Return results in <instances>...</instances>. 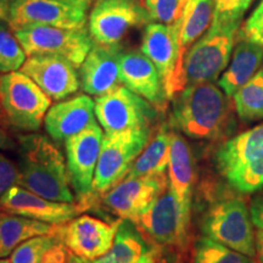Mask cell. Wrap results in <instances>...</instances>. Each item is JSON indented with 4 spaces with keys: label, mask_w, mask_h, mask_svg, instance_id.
<instances>
[{
    "label": "cell",
    "mask_w": 263,
    "mask_h": 263,
    "mask_svg": "<svg viewBox=\"0 0 263 263\" xmlns=\"http://www.w3.org/2000/svg\"><path fill=\"white\" fill-rule=\"evenodd\" d=\"M20 71L38 85L51 100H62L80 89L81 82L70 61L55 55H33Z\"/></svg>",
    "instance_id": "cell-17"
},
{
    "label": "cell",
    "mask_w": 263,
    "mask_h": 263,
    "mask_svg": "<svg viewBox=\"0 0 263 263\" xmlns=\"http://www.w3.org/2000/svg\"><path fill=\"white\" fill-rule=\"evenodd\" d=\"M18 179L16 185L60 202H74L67 163L52 139L41 134L20 136Z\"/></svg>",
    "instance_id": "cell-2"
},
{
    "label": "cell",
    "mask_w": 263,
    "mask_h": 263,
    "mask_svg": "<svg viewBox=\"0 0 263 263\" xmlns=\"http://www.w3.org/2000/svg\"><path fill=\"white\" fill-rule=\"evenodd\" d=\"M88 20L95 44L112 47L130 29L149 25L151 17L139 0H97Z\"/></svg>",
    "instance_id": "cell-10"
},
{
    "label": "cell",
    "mask_w": 263,
    "mask_h": 263,
    "mask_svg": "<svg viewBox=\"0 0 263 263\" xmlns=\"http://www.w3.org/2000/svg\"><path fill=\"white\" fill-rule=\"evenodd\" d=\"M256 246V263H263V230L257 229L255 233Z\"/></svg>",
    "instance_id": "cell-39"
},
{
    "label": "cell",
    "mask_w": 263,
    "mask_h": 263,
    "mask_svg": "<svg viewBox=\"0 0 263 263\" xmlns=\"http://www.w3.org/2000/svg\"><path fill=\"white\" fill-rule=\"evenodd\" d=\"M215 14V0H188L179 17L178 77L183 89L186 87L184 61L188 51L211 27Z\"/></svg>",
    "instance_id": "cell-22"
},
{
    "label": "cell",
    "mask_w": 263,
    "mask_h": 263,
    "mask_svg": "<svg viewBox=\"0 0 263 263\" xmlns=\"http://www.w3.org/2000/svg\"><path fill=\"white\" fill-rule=\"evenodd\" d=\"M136 263H156L155 254H154V250L151 249L149 252H146L145 255H143L141 257L138 259Z\"/></svg>",
    "instance_id": "cell-41"
},
{
    "label": "cell",
    "mask_w": 263,
    "mask_h": 263,
    "mask_svg": "<svg viewBox=\"0 0 263 263\" xmlns=\"http://www.w3.org/2000/svg\"><path fill=\"white\" fill-rule=\"evenodd\" d=\"M233 189L241 194H252L263 188V154L246 163L226 179Z\"/></svg>",
    "instance_id": "cell-32"
},
{
    "label": "cell",
    "mask_w": 263,
    "mask_h": 263,
    "mask_svg": "<svg viewBox=\"0 0 263 263\" xmlns=\"http://www.w3.org/2000/svg\"><path fill=\"white\" fill-rule=\"evenodd\" d=\"M262 61L263 47L238 37V44L234 49L232 61L218 80L219 88L227 97H233L257 73Z\"/></svg>",
    "instance_id": "cell-24"
},
{
    "label": "cell",
    "mask_w": 263,
    "mask_h": 263,
    "mask_svg": "<svg viewBox=\"0 0 263 263\" xmlns=\"http://www.w3.org/2000/svg\"><path fill=\"white\" fill-rule=\"evenodd\" d=\"M95 103L90 95L80 94L52 105L45 115L44 127L54 141H66L95 122Z\"/></svg>",
    "instance_id": "cell-20"
},
{
    "label": "cell",
    "mask_w": 263,
    "mask_h": 263,
    "mask_svg": "<svg viewBox=\"0 0 263 263\" xmlns=\"http://www.w3.org/2000/svg\"><path fill=\"white\" fill-rule=\"evenodd\" d=\"M258 32H263V0L256 8L254 14L250 16L248 21L245 22L242 28L240 29L239 37L248 38Z\"/></svg>",
    "instance_id": "cell-36"
},
{
    "label": "cell",
    "mask_w": 263,
    "mask_h": 263,
    "mask_svg": "<svg viewBox=\"0 0 263 263\" xmlns=\"http://www.w3.org/2000/svg\"><path fill=\"white\" fill-rule=\"evenodd\" d=\"M14 0H0V21H8L10 6Z\"/></svg>",
    "instance_id": "cell-40"
},
{
    "label": "cell",
    "mask_w": 263,
    "mask_h": 263,
    "mask_svg": "<svg viewBox=\"0 0 263 263\" xmlns=\"http://www.w3.org/2000/svg\"><path fill=\"white\" fill-rule=\"evenodd\" d=\"M188 2V0H180V4H179V9H178V16H177V18H179L180 16H182V11H183V8L184 5H185V3Z\"/></svg>",
    "instance_id": "cell-45"
},
{
    "label": "cell",
    "mask_w": 263,
    "mask_h": 263,
    "mask_svg": "<svg viewBox=\"0 0 263 263\" xmlns=\"http://www.w3.org/2000/svg\"><path fill=\"white\" fill-rule=\"evenodd\" d=\"M122 48L120 45L93 44L80 67L81 88L90 97H101L122 85L120 59Z\"/></svg>",
    "instance_id": "cell-19"
},
{
    "label": "cell",
    "mask_w": 263,
    "mask_h": 263,
    "mask_svg": "<svg viewBox=\"0 0 263 263\" xmlns=\"http://www.w3.org/2000/svg\"><path fill=\"white\" fill-rule=\"evenodd\" d=\"M232 124V105L215 82L186 85L173 98L170 126L195 140L215 141Z\"/></svg>",
    "instance_id": "cell-1"
},
{
    "label": "cell",
    "mask_w": 263,
    "mask_h": 263,
    "mask_svg": "<svg viewBox=\"0 0 263 263\" xmlns=\"http://www.w3.org/2000/svg\"><path fill=\"white\" fill-rule=\"evenodd\" d=\"M0 263H11L8 258H0Z\"/></svg>",
    "instance_id": "cell-46"
},
{
    "label": "cell",
    "mask_w": 263,
    "mask_h": 263,
    "mask_svg": "<svg viewBox=\"0 0 263 263\" xmlns=\"http://www.w3.org/2000/svg\"><path fill=\"white\" fill-rule=\"evenodd\" d=\"M121 78L123 85L163 112L168 104L166 89L160 72L143 51H126L120 59Z\"/></svg>",
    "instance_id": "cell-18"
},
{
    "label": "cell",
    "mask_w": 263,
    "mask_h": 263,
    "mask_svg": "<svg viewBox=\"0 0 263 263\" xmlns=\"http://www.w3.org/2000/svg\"><path fill=\"white\" fill-rule=\"evenodd\" d=\"M180 0H145V8L153 21L170 25L177 20Z\"/></svg>",
    "instance_id": "cell-34"
},
{
    "label": "cell",
    "mask_w": 263,
    "mask_h": 263,
    "mask_svg": "<svg viewBox=\"0 0 263 263\" xmlns=\"http://www.w3.org/2000/svg\"><path fill=\"white\" fill-rule=\"evenodd\" d=\"M85 209V203L52 201L12 185L0 197V210L51 226H61L77 217Z\"/></svg>",
    "instance_id": "cell-16"
},
{
    "label": "cell",
    "mask_w": 263,
    "mask_h": 263,
    "mask_svg": "<svg viewBox=\"0 0 263 263\" xmlns=\"http://www.w3.org/2000/svg\"><path fill=\"white\" fill-rule=\"evenodd\" d=\"M171 141L172 127L168 123H163L132 164L126 178L159 176L166 173L170 163Z\"/></svg>",
    "instance_id": "cell-25"
},
{
    "label": "cell",
    "mask_w": 263,
    "mask_h": 263,
    "mask_svg": "<svg viewBox=\"0 0 263 263\" xmlns=\"http://www.w3.org/2000/svg\"><path fill=\"white\" fill-rule=\"evenodd\" d=\"M17 147V143L9 136L5 128L0 127V150H14Z\"/></svg>",
    "instance_id": "cell-38"
},
{
    "label": "cell",
    "mask_w": 263,
    "mask_h": 263,
    "mask_svg": "<svg viewBox=\"0 0 263 263\" xmlns=\"http://www.w3.org/2000/svg\"><path fill=\"white\" fill-rule=\"evenodd\" d=\"M263 154V123L224 141L216 153V166L227 179Z\"/></svg>",
    "instance_id": "cell-23"
},
{
    "label": "cell",
    "mask_w": 263,
    "mask_h": 263,
    "mask_svg": "<svg viewBox=\"0 0 263 263\" xmlns=\"http://www.w3.org/2000/svg\"><path fill=\"white\" fill-rule=\"evenodd\" d=\"M67 263H90V261H87V259H83V258L78 257V256H76V255L71 254V252H70V256H68Z\"/></svg>",
    "instance_id": "cell-42"
},
{
    "label": "cell",
    "mask_w": 263,
    "mask_h": 263,
    "mask_svg": "<svg viewBox=\"0 0 263 263\" xmlns=\"http://www.w3.org/2000/svg\"><path fill=\"white\" fill-rule=\"evenodd\" d=\"M27 57L55 55L68 60L76 68L81 65L93 48V39L85 28L70 29L38 26L15 32Z\"/></svg>",
    "instance_id": "cell-9"
},
{
    "label": "cell",
    "mask_w": 263,
    "mask_h": 263,
    "mask_svg": "<svg viewBox=\"0 0 263 263\" xmlns=\"http://www.w3.org/2000/svg\"><path fill=\"white\" fill-rule=\"evenodd\" d=\"M8 21H0V73H10L22 67L26 52Z\"/></svg>",
    "instance_id": "cell-31"
},
{
    "label": "cell",
    "mask_w": 263,
    "mask_h": 263,
    "mask_svg": "<svg viewBox=\"0 0 263 263\" xmlns=\"http://www.w3.org/2000/svg\"><path fill=\"white\" fill-rule=\"evenodd\" d=\"M0 127L5 128V129L9 127L8 121H6V118H5V116H4V112H3L2 105H0Z\"/></svg>",
    "instance_id": "cell-44"
},
{
    "label": "cell",
    "mask_w": 263,
    "mask_h": 263,
    "mask_svg": "<svg viewBox=\"0 0 263 263\" xmlns=\"http://www.w3.org/2000/svg\"><path fill=\"white\" fill-rule=\"evenodd\" d=\"M192 263H256V261L207 236H201L194 245Z\"/></svg>",
    "instance_id": "cell-30"
},
{
    "label": "cell",
    "mask_w": 263,
    "mask_h": 263,
    "mask_svg": "<svg viewBox=\"0 0 263 263\" xmlns=\"http://www.w3.org/2000/svg\"><path fill=\"white\" fill-rule=\"evenodd\" d=\"M95 116L105 133L153 129L157 110L122 84L97 98Z\"/></svg>",
    "instance_id": "cell-8"
},
{
    "label": "cell",
    "mask_w": 263,
    "mask_h": 263,
    "mask_svg": "<svg viewBox=\"0 0 263 263\" xmlns=\"http://www.w3.org/2000/svg\"><path fill=\"white\" fill-rule=\"evenodd\" d=\"M120 223L84 215L58 226V232L71 254L91 262L110 251Z\"/></svg>",
    "instance_id": "cell-14"
},
{
    "label": "cell",
    "mask_w": 263,
    "mask_h": 263,
    "mask_svg": "<svg viewBox=\"0 0 263 263\" xmlns=\"http://www.w3.org/2000/svg\"><path fill=\"white\" fill-rule=\"evenodd\" d=\"M150 250L137 227L128 219H123L118 226L110 251L90 263H136Z\"/></svg>",
    "instance_id": "cell-28"
},
{
    "label": "cell",
    "mask_w": 263,
    "mask_h": 263,
    "mask_svg": "<svg viewBox=\"0 0 263 263\" xmlns=\"http://www.w3.org/2000/svg\"><path fill=\"white\" fill-rule=\"evenodd\" d=\"M153 130L105 133L94 176L93 193H106L126 178L132 164L153 138Z\"/></svg>",
    "instance_id": "cell-7"
},
{
    "label": "cell",
    "mask_w": 263,
    "mask_h": 263,
    "mask_svg": "<svg viewBox=\"0 0 263 263\" xmlns=\"http://www.w3.org/2000/svg\"><path fill=\"white\" fill-rule=\"evenodd\" d=\"M250 210L241 197H223L203 213L201 232L207 238L255 258V232Z\"/></svg>",
    "instance_id": "cell-6"
},
{
    "label": "cell",
    "mask_w": 263,
    "mask_h": 263,
    "mask_svg": "<svg viewBox=\"0 0 263 263\" xmlns=\"http://www.w3.org/2000/svg\"><path fill=\"white\" fill-rule=\"evenodd\" d=\"M233 98L240 120L245 122L263 120V70H258L248 83L233 95Z\"/></svg>",
    "instance_id": "cell-29"
},
{
    "label": "cell",
    "mask_w": 263,
    "mask_h": 263,
    "mask_svg": "<svg viewBox=\"0 0 263 263\" xmlns=\"http://www.w3.org/2000/svg\"><path fill=\"white\" fill-rule=\"evenodd\" d=\"M130 222L153 248L179 252L188 248L192 216L183 211L170 186Z\"/></svg>",
    "instance_id": "cell-4"
},
{
    "label": "cell",
    "mask_w": 263,
    "mask_h": 263,
    "mask_svg": "<svg viewBox=\"0 0 263 263\" xmlns=\"http://www.w3.org/2000/svg\"><path fill=\"white\" fill-rule=\"evenodd\" d=\"M0 105L9 127L34 133L41 129L51 99L21 71L0 76Z\"/></svg>",
    "instance_id": "cell-5"
},
{
    "label": "cell",
    "mask_w": 263,
    "mask_h": 263,
    "mask_svg": "<svg viewBox=\"0 0 263 263\" xmlns=\"http://www.w3.org/2000/svg\"><path fill=\"white\" fill-rule=\"evenodd\" d=\"M103 138V128L95 121L84 130L65 141L66 163L71 186L82 199H88L93 194L94 176Z\"/></svg>",
    "instance_id": "cell-12"
},
{
    "label": "cell",
    "mask_w": 263,
    "mask_h": 263,
    "mask_svg": "<svg viewBox=\"0 0 263 263\" xmlns=\"http://www.w3.org/2000/svg\"><path fill=\"white\" fill-rule=\"evenodd\" d=\"M168 186L186 215L192 216L193 186L195 180L194 159L188 141L172 128L168 163Z\"/></svg>",
    "instance_id": "cell-21"
},
{
    "label": "cell",
    "mask_w": 263,
    "mask_h": 263,
    "mask_svg": "<svg viewBox=\"0 0 263 263\" xmlns=\"http://www.w3.org/2000/svg\"><path fill=\"white\" fill-rule=\"evenodd\" d=\"M168 188V176L124 178L105 193L103 203L121 219L133 221Z\"/></svg>",
    "instance_id": "cell-15"
},
{
    "label": "cell",
    "mask_w": 263,
    "mask_h": 263,
    "mask_svg": "<svg viewBox=\"0 0 263 263\" xmlns=\"http://www.w3.org/2000/svg\"><path fill=\"white\" fill-rule=\"evenodd\" d=\"M88 6L61 0H14L8 24L14 32L28 27L82 29L87 25Z\"/></svg>",
    "instance_id": "cell-11"
},
{
    "label": "cell",
    "mask_w": 263,
    "mask_h": 263,
    "mask_svg": "<svg viewBox=\"0 0 263 263\" xmlns=\"http://www.w3.org/2000/svg\"><path fill=\"white\" fill-rule=\"evenodd\" d=\"M18 167L3 154H0V197L6 190L17 184Z\"/></svg>",
    "instance_id": "cell-35"
},
{
    "label": "cell",
    "mask_w": 263,
    "mask_h": 263,
    "mask_svg": "<svg viewBox=\"0 0 263 263\" xmlns=\"http://www.w3.org/2000/svg\"><path fill=\"white\" fill-rule=\"evenodd\" d=\"M250 215L254 226L263 230V195L254 197L250 203Z\"/></svg>",
    "instance_id": "cell-37"
},
{
    "label": "cell",
    "mask_w": 263,
    "mask_h": 263,
    "mask_svg": "<svg viewBox=\"0 0 263 263\" xmlns=\"http://www.w3.org/2000/svg\"><path fill=\"white\" fill-rule=\"evenodd\" d=\"M61 2H67V3H74V4H80V5H85L89 8V5L91 4L93 0H61Z\"/></svg>",
    "instance_id": "cell-43"
},
{
    "label": "cell",
    "mask_w": 263,
    "mask_h": 263,
    "mask_svg": "<svg viewBox=\"0 0 263 263\" xmlns=\"http://www.w3.org/2000/svg\"><path fill=\"white\" fill-rule=\"evenodd\" d=\"M254 0H215V14L212 25L241 21L246 10Z\"/></svg>",
    "instance_id": "cell-33"
},
{
    "label": "cell",
    "mask_w": 263,
    "mask_h": 263,
    "mask_svg": "<svg viewBox=\"0 0 263 263\" xmlns=\"http://www.w3.org/2000/svg\"><path fill=\"white\" fill-rule=\"evenodd\" d=\"M70 251L62 241L58 226L51 233L22 242L10 256L11 263H67Z\"/></svg>",
    "instance_id": "cell-26"
},
{
    "label": "cell",
    "mask_w": 263,
    "mask_h": 263,
    "mask_svg": "<svg viewBox=\"0 0 263 263\" xmlns=\"http://www.w3.org/2000/svg\"><path fill=\"white\" fill-rule=\"evenodd\" d=\"M241 21L211 25L193 45L184 61L186 85L216 82L228 66Z\"/></svg>",
    "instance_id": "cell-3"
},
{
    "label": "cell",
    "mask_w": 263,
    "mask_h": 263,
    "mask_svg": "<svg viewBox=\"0 0 263 263\" xmlns=\"http://www.w3.org/2000/svg\"><path fill=\"white\" fill-rule=\"evenodd\" d=\"M55 226L0 211V258L11 256L26 240L51 233Z\"/></svg>",
    "instance_id": "cell-27"
},
{
    "label": "cell",
    "mask_w": 263,
    "mask_h": 263,
    "mask_svg": "<svg viewBox=\"0 0 263 263\" xmlns=\"http://www.w3.org/2000/svg\"><path fill=\"white\" fill-rule=\"evenodd\" d=\"M179 18L172 24L153 22L144 29L141 51L154 62L171 100L183 90L178 77Z\"/></svg>",
    "instance_id": "cell-13"
},
{
    "label": "cell",
    "mask_w": 263,
    "mask_h": 263,
    "mask_svg": "<svg viewBox=\"0 0 263 263\" xmlns=\"http://www.w3.org/2000/svg\"><path fill=\"white\" fill-rule=\"evenodd\" d=\"M0 211H2V210H0Z\"/></svg>",
    "instance_id": "cell-47"
}]
</instances>
